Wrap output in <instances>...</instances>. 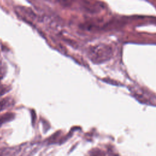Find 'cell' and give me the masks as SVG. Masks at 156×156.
<instances>
[{
    "label": "cell",
    "instance_id": "cell-1",
    "mask_svg": "<svg viewBox=\"0 0 156 156\" xmlns=\"http://www.w3.org/2000/svg\"><path fill=\"white\" fill-rule=\"evenodd\" d=\"M90 58L95 63H101L111 57L112 49L107 45H98L92 48L89 52Z\"/></svg>",
    "mask_w": 156,
    "mask_h": 156
},
{
    "label": "cell",
    "instance_id": "cell-2",
    "mask_svg": "<svg viewBox=\"0 0 156 156\" xmlns=\"http://www.w3.org/2000/svg\"><path fill=\"white\" fill-rule=\"evenodd\" d=\"M11 100L9 98H6L0 101V112L4 110L6 108L10 105Z\"/></svg>",
    "mask_w": 156,
    "mask_h": 156
},
{
    "label": "cell",
    "instance_id": "cell-3",
    "mask_svg": "<svg viewBox=\"0 0 156 156\" xmlns=\"http://www.w3.org/2000/svg\"><path fill=\"white\" fill-rule=\"evenodd\" d=\"M6 88H3V87L0 88V96L4 94L5 93L4 92H6L7 91V90H6Z\"/></svg>",
    "mask_w": 156,
    "mask_h": 156
},
{
    "label": "cell",
    "instance_id": "cell-4",
    "mask_svg": "<svg viewBox=\"0 0 156 156\" xmlns=\"http://www.w3.org/2000/svg\"><path fill=\"white\" fill-rule=\"evenodd\" d=\"M3 151H0V156L3 155Z\"/></svg>",
    "mask_w": 156,
    "mask_h": 156
}]
</instances>
